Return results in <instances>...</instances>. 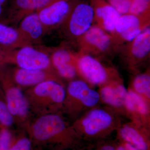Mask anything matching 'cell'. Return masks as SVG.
Listing matches in <instances>:
<instances>
[{"label": "cell", "mask_w": 150, "mask_h": 150, "mask_svg": "<svg viewBox=\"0 0 150 150\" xmlns=\"http://www.w3.org/2000/svg\"><path fill=\"white\" fill-rule=\"evenodd\" d=\"M17 28L30 46L40 43L46 33L38 12L30 14L21 20Z\"/></svg>", "instance_id": "14"}, {"label": "cell", "mask_w": 150, "mask_h": 150, "mask_svg": "<svg viewBox=\"0 0 150 150\" xmlns=\"http://www.w3.org/2000/svg\"><path fill=\"white\" fill-rule=\"evenodd\" d=\"M76 67L78 74L92 84L103 86L108 83V69L91 54L81 52L77 54Z\"/></svg>", "instance_id": "7"}, {"label": "cell", "mask_w": 150, "mask_h": 150, "mask_svg": "<svg viewBox=\"0 0 150 150\" xmlns=\"http://www.w3.org/2000/svg\"><path fill=\"white\" fill-rule=\"evenodd\" d=\"M129 43L126 56L131 64L135 65L145 60L150 54V27L146 28Z\"/></svg>", "instance_id": "16"}, {"label": "cell", "mask_w": 150, "mask_h": 150, "mask_svg": "<svg viewBox=\"0 0 150 150\" xmlns=\"http://www.w3.org/2000/svg\"><path fill=\"white\" fill-rule=\"evenodd\" d=\"M150 0H131L129 13L135 15L147 16L149 8Z\"/></svg>", "instance_id": "25"}, {"label": "cell", "mask_w": 150, "mask_h": 150, "mask_svg": "<svg viewBox=\"0 0 150 150\" xmlns=\"http://www.w3.org/2000/svg\"><path fill=\"white\" fill-rule=\"evenodd\" d=\"M30 110L40 115L56 113L64 103L67 92L61 81H46L25 92Z\"/></svg>", "instance_id": "1"}, {"label": "cell", "mask_w": 150, "mask_h": 150, "mask_svg": "<svg viewBox=\"0 0 150 150\" xmlns=\"http://www.w3.org/2000/svg\"><path fill=\"white\" fill-rule=\"evenodd\" d=\"M119 134L126 143L134 145L139 150H148L146 142L142 134L134 127L130 125H124L120 129Z\"/></svg>", "instance_id": "21"}, {"label": "cell", "mask_w": 150, "mask_h": 150, "mask_svg": "<svg viewBox=\"0 0 150 150\" xmlns=\"http://www.w3.org/2000/svg\"><path fill=\"white\" fill-rule=\"evenodd\" d=\"M8 2L9 0H0V19L4 15Z\"/></svg>", "instance_id": "29"}, {"label": "cell", "mask_w": 150, "mask_h": 150, "mask_svg": "<svg viewBox=\"0 0 150 150\" xmlns=\"http://www.w3.org/2000/svg\"><path fill=\"white\" fill-rule=\"evenodd\" d=\"M126 149L127 150H139L134 145L131 144L129 143H126L124 146Z\"/></svg>", "instance_id": "30"}, {"label": "cell", "mask_w": 150, "mask_h": 150, "mask_svg": "<svg viewBox=\"0 0 150 150\" xmlns=\"http://www.w3.org/2000/svg\"><path fill=\"white\" fill-rule=\"evenodd\" d=\"M78 42L81 52L95 55L108 53L116 44L110 33L94 24L78 39Z\"/></svg>", "instance_id": "6"}, {"label": "cell", "mask_w": 150, "mask_h": 150, "mask_svg": "<svg viewBox=\"0 0 150 150\" xmlns=\"http://www.w3.org/2000/svg\"><path fill=\"white\" fill-rule=\"evenodd\" d=\"M13 51L0 47V69L8 65L12 64Z\"/></svg>", "instance_id": "28"}, {"label": "cell", "mask_w": 150, "mask_h": 150, "mask_svg": "<svg viewBox=\"0 0 150 150\" xmlns=\"http://www.w3.org/2000/svg\"><path fill=\"white\" fill-rule=\"evenodd\" d=\"M127 150L126 149L124 146H120L118 147L116 150Z\"/></svg>", "instance_id": "32"}, {"label": "cell", "mask_w": 150, "mask_h": 150, "mask_svg": "<svg viewBox=\"0 0 150 150\" xmlns=\"http://www.w3.org/2000/svg\"><path fill=\"white\" fill-rule=\"evenodd\" d=\"M67 93L71 99L88 107L95 106L100 99L99 93L80 80H73L70 82Z\"/></svg>", "instance_id": "15"}, {"label": "cell", "mask_w": 150, "mask_h": 150, "mask_svg": "<svg viewBox=\"0 0 150 150\" xmlns=\"http://www.w3.org/2000/svg\"><path fill=\"white\" fill-rule=\"evenodd\" d=\"M27 46L30 45L17 28L0 22V47L14 51Z\"/></svg>", "instance_id": "19"}, {"label": "cell", "mask_w": 150, "mask_h": 150, "mask_svg": "<svg viewBox=\"0 0 150 150\" xmlns=\"http://www.w3.org/2000/svg\"><path fill=\"white\" fill-rule=\"evenodd\" d=\"M72 8L68 0H58L37 12L46 33L62 25Z\"/></svg>", "instance_id": "10"}, {"label": "cell", "mask_w": 150, "mask_h": 150, "mask_svg": "<svg viewBox=\"0 0 150 150\" xmlns=\"http://www.w3.org/2000/svg\"><path fill=\"white\" fill-rule=\"evenodd\" d=\"M149 16L131 13L121 15L111 35L115 43L131 42L146 28L149 27Z\"/></svg>", "instance_id": "5"}, {"label": "cell", "mask_w": 150, "mask_h": 150, "mask_svg": "<svg viewBox=\"0 0 150 150\" xmlns=\"http://www.w3.org/2000/svg\"><path fill=\"white\" fill-rule=\"evenodd\" d=\"M12 64L28 70L54 71L50 57L43 51L27 46L13 51Z\"/></svg>", "instance_id": "9"}, {"label": "cell", "mask_w": 150, "mask_h": 150, "mask_svg": "<svg viewBox=\"0 0 150 150\" xmlns=\"http://www.w3.org/2000/svg\"><path fill=\"white\" fill-rule=\"evenodd\" d=\"M50 57L53 69L60 76L72 80L77 74V54L67 49L59 48L55 50Z\"/></svg>", "instance_id": "12"}, {"label": "cell", "mask_w": 150, "mask_h": 150, "mask_svg": "<svg viewBox=\"0 0 150 150\" xmlns=\"http://www.w3.org/2000/svg\"><path fill=\"white\" fill-rule=\"evenodd\" d=\"M113 118L110 113L102 109L90 111L81 120L79 126L88 136H94L112 126Z\"/></svg>", "instance_id": "13"}, {"label": "cell", "mask_w": 150, "mask_h": 150, "mask_svg": "<svg viewBox=\"0 0 150 150\" xmlns=\"http://www.w3.org/2000/svg\"><path fill=\"white\" fill-rule=\"evenodd\" d=\"M133 90L135 92L149 100L150 96V76L149 73L137 75L132 82Z\"/></svg>", "instance_id": "22"}, {"label": "cell", "mask_w": 150, "mask_h": 150, "mask_svg": "<svg viewBox=\"0 0 150 150\" xmlns=\"http://www.w3.org/2000/svg\"><path fill=\"white\" fill-rule=\"evenodd\" d=\"M58 0H11L0 22L10 25H17L23 18L37 12Z\"/></svg>", "instance_id": "8"}, {"label": "cell", "mask_w": 150, "mask_h": 150, "mask_svg": "<svg viewBox=\"0 0 150 150\" xmlns=\"http://www.w3.org/2000/svg\"><path fill=\"white\" fill-rule=\"evenodd\" d=\"M93 8L87 4H78L72 8L62 25L68 37L78 40L93 25Z\"/></svg>", "instance_id": "4"}, {"label": "cell", "mask_w": 150, "mask_h": 150, "mask_svg": "<svg viewBox=\"0 0 150 150\" xmlns=\"http://www.w3.org/2000/svg\"><path fill=\"white\" fill-rule=\"evenodd\" d=\"M16 121L6 103L2 92L0 89V126L10 129Z\"/></svg>", "instance_id": "23"}, {"label": "cell", "mask_w": 150, "mask_h": 150, "mask_svg": "<svg viewBox=\"0 0 150 150\" xmlns=\"http://www.w3.org/2000/svg\"><path fill=\"white\" fill-rule=\"evenodd\" d=\"M109 4L121 15L129 13L131 0H108Z\"/></svg>", "instance_id": "27"}, {"label": "cell", "mask_w": 150, "mask_h": 150, "mask_svg": "<svg viewBox=\"0 0 150 150\" xmlns=\"http://www.w3.org/2000/svg\"><path fill=\"white\" fill-rule=\"evenodd\" d=\"M12 80L20 87H32L46 81H61L56 72L50 70H34L15 68L8 70L6 68Z\"/></svg>", "instance_id": "11"}, {"label": "cell", "mask_w": 150, "mask_h": 150, "mask_svg": "<svg viewBox=\"0 0 150 150\" xmlns=\"http://www.w3.org/2000/svg\"><path fill=\"white\" fill-rule=\"evenodd\" d=\"M124 106L130 113L141 117L147 115L149 111L147 100L132 90L128 91Z\"/></svg>", "instance_id": "20"}, {"label": "cell", "mask_w": 150, "mask_h": 150, "mask_svg": "<svg viewBox=\"0 0 150 150\" xmlns=\"http://www.w3.org/2000/svg\"><path fill=\"white\" fill-rule=\"evenodd\" d=\"M0 89L16 122L22 123L27 120L31 111L29 103L21 87L12 80L6 67L0 69Z\"/></svg>", "instance_id": "3"}, {"label": "cell", "mask_w": 150, "mask_h": 150, "mask_svg": "<svg viewBox=\"0 0 150 150\" xmlns=\"http://www.w3.org/2000/svg\"><path fill=\"white\" fill-rule=\"evenodd\" d=\"M93 10V23H96L94 25L112 34L116 22L121 15L108 4L100 5Z\"/></svg>", "instance_id": "18"}, {"label": "cell", "mask_w": 150, "mask_h": 150, "mask_svg": "<svg viewBox=\"0 0 150 150\" xmlns=\"http://www.w3.org/2000/svg\"><path fill=\"white\" fill-rule=\"evenodd\" d=\"M33 145L28 135L13 136L9 150H33Z\"/></svg>", "instance_id": "24"}, {"label": "cell", "mask_w": 150, "mask_h": 150, "mask_svg": "<svg viewBox=\"0 0 150 150\" xmlns=\"http://www.w3.org/2000/svg\"><path fill=\"white\" fill-rule=\"evenodd\" d=\"M13 136L10 129L0 126V150H9Z\"/></svg>", "instance_id": "26"}, {"label": "cell", "mask_w": 150, "mask_h": 150, "mask_svg": "<svg viewBox=\"0 0 150 150\" xmlns=\"http://www.w3.org/2000/svg\"><path fill=\"white\" fill-rule=\"evenodd\" d=\"M100 150H115V149L112 146L107 145L103 147Z\"/></svg>", "instance_id": "31"}, {"label": "cell", "mask_w": 150, "mask_h": 150, "mask_svg": "<svg viewBox=\"0 0 150 150\" xmlns=\"http://www.w3.org/2000/svg\"><path fill=\"white\" fill-rule=\"evenodd\" d=\"M27 133L33 145L40 146L67 142L69 137L64 120L56 113L40 115L27 128Z\"/></svg>", "instance_id": "2"}, {"label": "cell", "mask_w": 150, "mask_h": 150, "mask_svg": "<svg viewBox=\"0 0 150 150\" xmlns=\"http://www.w3.org/2000/svg\"><path fill=\"white\" fill-rule=\"evenodd\" d=\"M128 91L123 84L111 81L102 86L99 94L100 98L112 107L120 108L124 106Z\"/></svg>", "instance_id": "17"}]
</instances>
